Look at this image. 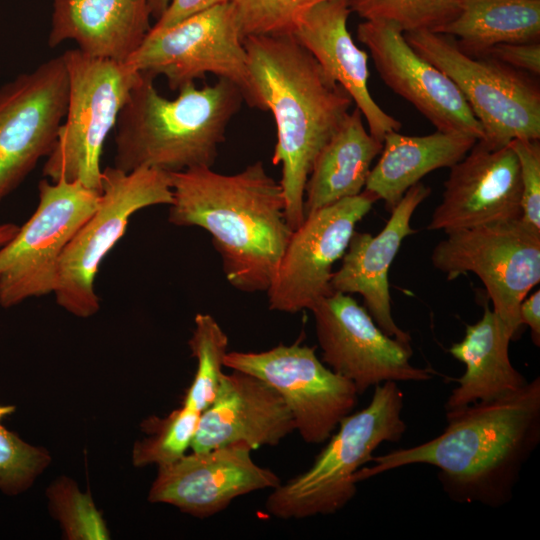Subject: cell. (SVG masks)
<instances>
[{
  "instance_id": "21",
  "label": "cell",
  "mask_w": 540,
  "mask_h": 540,
  "mask_svg": "<svg viewBox=\"0 0 540 540\" xmlns=\"http://www.w3.org/2000/svg\"><path fill=\"white\" fill-rule=\"evenodd\" d=\"M349 0H325L301 17L292 35L315 58L326 74L350 95L365 118L368 131L380 142L401 123L386 113L368 88V55L348 31Z\"/></svg>"
},
{
  "instance_id": "31",
  "label": "cell",
  "mask_w": 540,
  "mask_h": 540,
  "mask_svg": "<svg viewBox=\"0 0 540 540\" xmlns=\"http://www.w3.org/2000/svg\"><path fill=\"white\" fill-rule=\"evenodd\" d=\"M51 513L71 540L108 539L109 531L89 494L74 481L61 477L48 489Z\"/></svg>"
},
{
  "instance_id": "19",
  "label": "cell",
  "mask_w": 540,
  "mask_h": 540,
  "mask_svg": "<svg viewBox=\"0 0 540 540\" xmlns=\"http://www.w3.org/2000/svg\"><path fill=\"white\" fill-rule=\"evenodd\" d=\"M294 431V420L281 395L261 379L233 370L223 374L214 401L201 412L191 450L238 443L251 450L276 446Z\"/></svg>"
},
{
  "instance_id": "28",
  "label": "cell",
  "mask_w": 540,
  "mask_h": 540,
  "mask_svg": "<svg viewBox=\"0 0 540 540\" xmlns=\"http://www.w3.org/2000/svg\"><path fill=\"white\" fill-rule=\"evenodd\" d=\"M201 412L183 405L164 418L150 417L141 427L148 437L132 448V463L136 467L175 462L191 448Z\"/></svg>"
},
{
  "instance_id": "25",
  "label": "cell",
  "mask_w": 540,
  "mask_h": 540,
  "mask_svg": "<svg viewBox=\"0 0 540 540\" xmlns=\"http://www.w3.org/2000/svg\"><path fill=\"white\" fill-rule=\"evenodd\" d=\"M383 144L366 129L355 107L317 155L304 193L305 216L365 188L371 165Z\"/></svg>"
},
{
  "instance_id": "35",
  "label": "cell",
  "mask_w": 540,
  "mask_h": 540,
  "mask_svg": "<svg viewBox=\"0 0 540 540\" xmlns=\"http://www.w3.org/2000/svg\"><path fill=\"white\" fill-rule=\"evenodd\" d=\"M228 2L229 0H171L167 9L151 28L169 27L193 14Z\"/></svg>"
},
{
  "instance_id": "33",
  "label": "cell",
  "mask_w": 540,
  "mask_h": 540,
  "mask_svg": "<svg viewBox=\"0 0 540 540\" xmlns=\"http://www.w3.org/2000/svg\"><path fill=\"white\" fill-rule=\"evenodd\" d=\"M509 145L516 154L521 178V220L540 231V143L539 140L514 139Z\"/></svg>"
},
{
  "instance_id": "32",
  "label": "cell",
  "mask_w": 540,
  "mask_h": 540,
  "mask_svg": "<svg viewBox=\"0 0 540 540\" xmlns=\"http://www.w3.org/2000/svg\"><path fill=\"white\" fill-rule=\"evenodd\" d=\"M325 0H229L244 40L250 36L292 34L301 17Z\"/></svg>"
},
{
  "instance_id": "15",
  "label": "cell",
  "mask_w": 540,
  "mask_h": 540,
  "mask_svg": "<svg viewBox=\"0 0 540 540\" xmlns=\"http://www.w3.org/2000/svg\"><path fill=\"white\" fill-rule=\"evenodd\" d=\"M322 362L351 381L358 394L384 382H421L431 372L411 364L412 348L387 335L349 294L333 292L310 310Z\"/></svg>"
},
{
  "instance_id": "10",
  "label": "cell",
  "mask_w": 540,
  "mask_h": 540,
  "mask_svg": "<svg viewBox=\"0 0 540 540\" xmlns=\"http://www.w3.org/2000/svg\"><path fill=\"white\" fill-rule=\"evenodd\" d=\"M431 262L448 279L474 273L513 340L521 335L520 304L540 282V231L521 218L452 231L436 244Z\"/></svg>"
},
{
  "instance_id": "14",
  "label": "cell",
  "mask_w": 540,
  "mask_h": 540,
  "mask_svg": "<svg viewBox=\"0 0 540 540\" xmlns=\"http://www.w3.org/2000/svg\"><path fill=\"white\" fill-rule=\"evenodd\" d=\"M67 100L62 55L0 87V204L51 152Z\"/></svg>"
},
{
  "instance_id": "27",
  "label": "cell",
  "mask_w": 540,
  "mask_h": 540,
  "mask_svg": "<svg viewBox=\"0 0 540 540\" xmlns=\"http://www.w3.org/2000/svg\"><path fill=\"white\" fill-rule=\"evenodd\" d=\"M228 343V336L213 316L207 313L195 315L188 345L197 368L183 405L202 412L214 401L224 374Z\"/></svg>"
},
{
  "instance_id": "3",
  "label": "cell",
  "mask_w": 540,
  "mask_h": 540,
  "mask_svg": "<svg viewBox=\"0 0 540 540\" xmlns=\"http://www.w3.org/2000/svg\"><path fill=\"white\" fill-rule=\"evenodd\" d=\"M243 43L257 93L275 121L272 161L281 165L285 216L295 230L305 219V186L314 161L353 100L292 34L250 36Z\"/></svg>"
},
{
  "instance_id": "22",
  "label": "cell",
  "mask_w": 540,
  "mask_h": 540,
  "mask_svg": "<svg viewBox=\"0 0 540 540\" xmlns=\"http://www.w3.org/2000/svg\"><path fill=\"white\" fill-rule=\"evenodd\" d=\"M148 0H53L48 45L70 40L97 58L127 62L152 25Z\"/></svg>"
},
{
  "instance_id": "30",
  "label": "cell",
  "mask_w": 540,
  "mask_h": 540,
  "mask_svg": "<svg viewBox=\"0 0 540 540\" xmlns=\"http://www.w3.org/2000/svg\"><path fill=\"white\" fill-rule=\"evenodd\" d=\"M14 410L0 405V490L7 495L27 490L51 461L46 449L25 442L2 424Z\"/></svg>"
},
{
  "instance_id": "38",
  "label": "cell",
  "mask_w": 540,
  "mask_h": 540,
  "mask_svg": "<svg viewBox=\"0 0 540 540\" xmlns=\"http://www.w3.org/2000/svg\"><path fill=\"white\" fill-rule=\"evenodd\" d=\"M151 16L158 19L169 6L171 0H148Z\"/></svg>"
},
{
  "instance_id": "20",
  "label": "cell",
  "mask_w": 540,
  "mask_h": 540,
  "mask_svg": "<svg viewBox=\"0 0 540 540\" xmlns=\"http://www.w3.org/2000/svg\"><path fill=\"white\" fill-rule=\"evenodd\" d=\"M430 193V187L420 182L413 185L376 236L355 231L330 283L333 292L360 294L375 323L387 335L405 343H410L411 337L393 318L388 272L403 240L415 232L410 224L414 211Z\"/></svg>"
},
{
  "instance_id": "37",
  "label": "cell",
  "mask_w": 540,
  "mask_h": 540,
  "mask_svg": "<svg viewBox=\"0 0 540 540\" xmlns=\"http://www.w3.org/2000/svg\"><path fill=\"white\" fill-rule=\"evenodd\" d=\"M19 226L7 222L0 224V248L7 244L18 232Z\"/></svg>"
},
{
  "instance_id": "29",
  "label": "cell",
  "mask_w": 540,
  "mask_h": 540,
  "mask_svg": "<svg viewBox=\"0 0 540 540\" xmlns=\"http://www.w3.org/2000/svg\"><path fill=\"white\" fill-rule=\"evenodd\" d=\"M463 0H349L351 11L365 20L396 24L404 33L438 32L454 19Z\"/></svg>"
},
{
  "instance_id": "36",
  "label": "cell",
  "mask_w": 540,
  "mask_h": 540,
  "mask_svg": "<svg viewBox=\"0 0 540 540\" xmlns=\"http://www.w3.org/2000/svg\"><path fill=\"white\" fill-rule=\"evenodd\" d=\"M522 325L529 326L531 337L536 346L540 345V291L525 297L519 307Z\"/></svg>"
},
{
  "instance_id": "6",
  "label": "cell",
  "mask_w": 540,
  "mask_h": 540,
  "mask_svg": "<svg viewBox=\"0 0 540 540\" xmlns=\"http://www.w3.org/2000/svg\"><path fill=\"white\" fill-rule=\"evenodd\" d=\"M62 57L68 77L66 113L42 175L101 191L104 143L141 73L127 62L93 57L78 48Z\"/></svg>"
},
{
  "instance_id": "13",
  "label": "cell",
  "mask_w": 540,
  "mask_h": 540,
  "mask_svg": "<svg viewBox=\"0 0 540 540\" xmlns=\"http://www.w3.org/2000/svg\"><path fill=\"white\" fill-rule=\"evenodd\" d=\"M378 199L363 190L305 216L292 231L266 290L270 310L298 313L333 293V265L340 260L356 225Z\"/></svg>"
},
{
  "instance_id": "2",
  "label": "cell",
  "mask_w": 540,
  "mask_h": 540,
  "mask_svg": "<svg viewBox=\"0 0 540 540\" xmlns=\"http://www.w3.org/2000/svg\"><path fill=\"white\" fill-rule=\"evenodd\" d=\"M168 221L211 235L228 283L247 293L266 291L292 234L279 181L262 161L235 174L212 167L169 173Z\"/></svg>"
},
{
  "instance_id": "5",
  "label": "cell",
  "mask_w": 540,
  "mask_h": 540,
  "mask_svg": "<svg viewBox=\"0 0 540 540\" xmlns=\"http://www.w3.org/2000/svg\"><path fill=\"white\" fill-rule=\"evenodd\" d=\"M403 393L397 382L374 387L369 404L345 416L312 465L272 489L265 507L277 518L303 519L330 515L355 496V474L384 442H399L407 425L402 417Z\"/></svg>"
},
{
  "instance_id": "4",
  "label": "cell",
  "mask_w": 540,
  "mask_h": 540,
  "mask_svg": "<svg viewBox=\"0 0 540 540\" xmlns=\"http://www.w3.org/2000/svg\"><path fill=\"white\" fill-rule=\"evenodd\" d=\"M178 91L176 98H165L154 77L141 73L115 125L112 166L166 173L213 166L243 94L225 78L201 88L188 83Z\"/></svg>"
},
{
  "instance_id": "16",
  "label": "cell",
  "mask_w": 540,
  "mask_h": 540,
  "mask_svg": "<svg viewBox=\"0 0 540 540\" xmlns=\"http://www.w3.org/2000/svg\"><path fill=\"white\" fill-rule=\"evenodd\" d=\"M357 38L368 48L384 83L420 111L436 130L484 138L480 122L455 83L415 52L396 24L365 20L357 27Z\"/></svg>"
},
{
  "instance_id": "12",
  "label": "cell",
  "mask_w": 540,
  "mask_h": 540,
  "mask_svg": "<svg viewBox=\"0 0 540 540\" xmlns=\"http://www.w3.org/2000/svg\"><path fill=\"white\" fill-rule=\"evenodd\" d=\"M224 366L251 374L283 398L303 441L323 443L357 404L354 384L320 360L313 347L299 343L261 352H227Z\"/></svg>"
},
{
  "instance_id": "24",
  "label": "cell",
  "mask_w": 540,
  "mask_h": 540,
  "mask_svg": "<svg viewBox=\"0 0 540 540\" xmlns=\"http://www.w3.org/2000/svg\"><path fill=\"white\" fill-rule=\"evenodd\" d=\"M477 141L472 136L438 130L425 136L390 131L383 139L380 157L371 168L364 189L383 200L391 211L421 178L436 169L450 168Z\"/></svg>"
},
{
  "instance_id": "18",
  "label": "cell",
  "mask_w": 540,
  "mask_h": 540,
  "mask_svg": "<svg viewBox=\"0 0 540 540\" xmlns=\"http://www.w3.org/2000/svg\"><path fill=\"white\" fill-rule=\"evenodd\" d=\"M521 195L519 163L511 146L493 147L478 140L450 167L427 229L449 233L520 219Z\"/></svg>"
},
{
  "instance_id": "1",
  "label": "cell",
  "mask_w": 540,
  "mask_h": 540,
  "mask_svg": "<svg viewBox=\"0 0 540 540\" xmlns=\"http://www.w3.org/2000/svg\"><path fill=\"white\" fill-rule=\"evenodd\" d=\"M443 432L416 446L372 456L356 483L413 464L438 469L454 502L499 508L513 497L520 473L540 443V377L504 396L446 411Z\"/></svg>"
},
{
  "instance_id": "11",
  "label": "cell",
  "mask_w": 540,
  "mask_h": 540,
  "mask_svg": "<svg viewBox=\"0 0 540 540\" xmlns=\"http://www.w3.org/2000/svg\"><path fill=\"white\" fill-rule=\"evenodd\" d=\"M39 201L16 235L0 248V306L53 293L60 257L96 210L100 191L79 181L42 179Z\"/></svg>"
},
{
  "instance_id": "17",
  "label": "cell",
  "mask_w": 540,
  "mask_h": 540,
  "mask_svg": "<svg viewBox=\"0 0 540 540\" xmlns=\"http://www.w3.org/2000/svg\"><path fill=\"white\" fill-rule=\"evenodd\" d=\"M244 444H231L183 455L158 467L148 501L165 503L197 518H208L243 495L274 489L281 480L251 458Z\"/></svg>"
},
{
  "instance_id": "23",
  "label": "cell",
  "mask_w": 540,
  "mask_h": 540,
  "mask_svg": "<svg viewBox=\"0 0 540 540\" xmlns=\"http://www.w3.org/2000/svg\"><path fill=\"white\" fill-rule=\"evenodd\" d=\"M512 334L486 304L482 317L467 325L463 339L453 343L449 353L464 364L463 375L450 393L445 410L488 401L523 387L528 380L511 363Z\"/></svg>"
},
{
  "instance_id": "9",
  "label": "cell",
  "mask_w": 540,
  "mask_h": 540,
  "mask_svg": "<svg viewBox=\"0 0 540 540\" xmlns=\"http://www.w3.org/2000/svg\"><path fill=\"white\" fill-rule=\"evenodd\" d=\"M140 73L166 78L172 90L211 73L234 83L251 108L264 110L233 6L228 2L169 27L150 29L127 61Z\"/></svg>"
},
{
  "instance_id": "7",
  "label": "cell",
  "mask_w": 540,
  "mask_h": 540,
  "mask_svg": "<svg viewBox=\"0 0 540 540\" xmlns=\"http://www.w3.org/2000/svg\"><path fill=\"white\" fill-rule=\"evenodd\" d=\"M173 201L169 173L139 168L102 170L99 203L65 247L58 264L53 294L59 306L79 318L100 309L95 278L105 256L124 236L139 210Z\"/></svg>"
},
{
  "instance_id": "26",
  "label": "cell",
  "mask_w": 540,
  "mask_h": 540,
  "mask_svg": "<svg viewBox=\"0 0 540 540\" xmlns=\"http://www.w3.org/2000/svg\"><path fill=\"white\" fill-rule=\"evenodd\" d=\"M437 33L458 38L459 47L482 56L500 43L540 38V0H463L460 12Z\"/></svg>"
},
{
  "instance_id": "34",
  "label": "cell",
  "mask_w": 540,
  "mask_h": 540,
  "mask_svg": "<svg viewBox=\"0 0 540 540\" xmlns=\"http://www.w3.org/2000/svg\"><path fill=\"white\" fill-rule=\"evenodd\" d=\"M478 57H489L516 70L540 75L539 41L496 44Z\"/></svg>"
},
{
  "instance_id": "8",
  "label": "cell",
  "mask_w": 540,
  "mask_h": 540,
  "mask_svg": "<svg viewBox=\"0 0 540 540\" xmlns=\"http://www.w3.org/2000/svg\"><path fill=\"white\" fill-rule=\"evenodd\" d=\"M421 57L458 87L493 147L540 139V89L525 72L464 52L452 36L428 30L404 33Z\"/></svg>"
}]
</instances>
